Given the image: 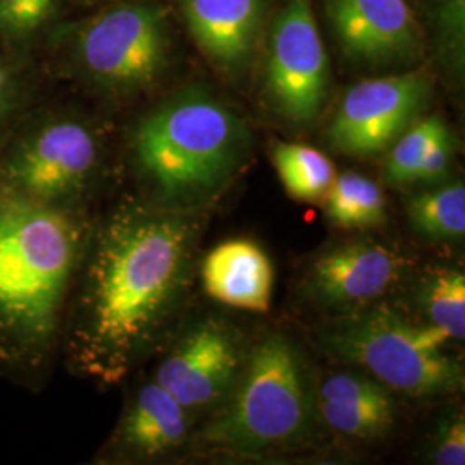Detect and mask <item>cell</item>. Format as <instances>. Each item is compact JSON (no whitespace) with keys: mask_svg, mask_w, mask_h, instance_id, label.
Wrapping results in <instances>:
<instances>
[{"mask_svg":"<svg viewBox=\"0 0 465 465\" xmlns=\"http://www.w3.org/2000/svg\"><path fill=\"white\" fill-rule=\"evenodd\" d=\"M193 219L124 193L95 213L73 286L61 364L102 388L152 355L190 282Z\"/></svg>","mask_w":465,"mask_h":465,"instance_id":"6da1fadb","label":"cell"},{"mask_svg":"<svg viewBox=\"0 0 465 465\" xmlns=\"http://www.w3.org/2000/svg\"><path fill=\"white\" fill-rule=\"evenodd\" d=\"M92 219L0 183V381L40 393L61 364Z\"/></svg>","mask_w":465,"mask_h":465,"instance_id":"7a4b0ae2","label":"cell"},{"mask_svg":"<svg viewBox=\"0 0 465 465\" xmlns=\"http://www.w3.org/2000/svg\"><path fill=\"white\" fill-rule=\"evenodd\" d=\"M249 149L243 121L223 102L193 90L155 104L126 134L134 193L176 211L216 197L238 174Z\"/></svg>","mask_w":465,"mask_h":465,"instance_id":"3957f363","label":"cell"},{"mask_svg":"<svg viewBox=\"0 0 465 465\" xmlns=\"http://www.w3.org/2000/svg\"><path fill=\"white\" fill-rule=\"evenodd\" d=\"M174 38L157 0H116L78 21H61L40 54L52 80L63 78L111 102L149 94L169 69Z\"/></svg>","mask_w":465,"mask_h":465,"instance_id":"277c9868","label":"cell"},{"mask_svg":"<svg viewBox=\"0 0 465 465\" xmlns=\"http://www.w3.org/2000/svg\"><path fill=\"white\" fill-rule=\"evenodd\" d=\"M105 159L99 126L45 95L0 145V183L54 209L95 216Z\"/></svg>","mask_w":465,"mask_h":465,"instance_id":"5b68a950","label":"cell"},{"mask_svg":"<svg viewBox=\"0 0 465 465\" xmlns=\"http://www.w3.org/2000/svg\"><path fill=\"white\" fill-rule=\"evenodd\" d=\"M234 391L202 430L207 447L259 453L295 441L311 419L299 353L271 334L245 355Z\"/></svg>","mask_w":465,"mask_h":465,"instance_id":"8992f818","label":"cell"},{"mask_svg":"<svg viewBox=\"0 0 465 465\" xmlns=\"http://www.w3.org/2000/svg\"><path fill=\"white\" fill-rule=\"evenodd\" d=\"M449 341L428 322L416 324L390 309L353 317L330 334L336 355L411 397L449 395L462 388L464 371L445 351Z\"/></svg>","mask_w":465,"mask_h":465,"instance_id":"52a82bcc","label":"cell"},{"mask_svg":"<svg viewBox=\"0 0 465 465\" xmlns=\"http://www.w3.org/2000/svg\"><path fill=\"white\" fill-rule=\"evenodd\" d=\"M328 84L330 61L312 0H286L269 34L267 99L288 121L311 123L324 105Z\"/></svg>","mask_w":465,"mask_h":465,"instance_id":"ba28073f","label":"cell"},{"mask_svg":"<svg viewBox=\"0 0 465 465\" xmlns=\"http://www.w3.org/2000/svg\"><path fill=\"white\" fill-rule=\"evenodd\" d=\"M431 94L424 73H403L353 84L332 117V149L350 157H374L390 149L419 114Z\"/></svg>","mask_w":465,"mask_h":465,"instance_id":"9c48e42d","label":"cell"},{"mask_svg":"<svg viewBox=\"0 0 465 465\" xmlns=\"http://www.w3.org/2000/svg\"><path fill=\"white\" fill-rule=\"evenodd\" d=\"M243 361V350L232 330L207 321L169 347L152 380L192 414L209 407L232 388Z\"/></svg>","mask_w":465,"mask_h":465,"instance_id":"30bf717a","label":"cell"},{"mask_svg":"<svg viewBox=\"0 0 465 465\" xmlns=\"http://www.w3.org/2000/svg\"><path fill=\"white\" fill-rule=\"evenodd\" d=\"M326 15L340 49L353 63L403 64L422 50L407 0H326Z\"/></svg>","mask_w":465,"mask_h":465,"instance_id":"8fae6325","label":"cell"},{"mask_svg":"<svg viewBox=\"0 0 465 465\" xmlns=\"http://www.w3.org/2000/svg\"><path fill=\"white\" fill-rule=\"evenodd\" d=\"M190 424V412L150 378L124 405L100 459L123 464L166 459L188 441Z\"/></svg>","mask_w":465,"mask_h":465,"instance_id":"7c38bea8","label":"cell"},{"mask_svg":"<svg viewBox=\"0 0 465 465\" xmlns=\"http://www.w3.org/2000/svg\"><path fill=\"white\" fill-rule=\"evenodd\" d=\"M409 259L399 250L372 242H355L322 253L311 267V297L338 307L364 305L401 280Z\"/></svg>","mask_w":465,"mask_h":465,"instance_id":"4fadbf2b","label":"cell"},{"mask_svg":"<svg viewBox=\"0 0 465 465\" xmlns=\"http://www.w3.org/2000/svg\"><path fill=\"white\" fill-rule=\"evenodd\" d=\"M186 28L214 66L240 76L255 57L271 0H178Z\"/></svg>","mask_w":465,"mask_h":465,"instance_id":"5bb4252c","label":"cell"},{"mask_svg":"<svg viewBox=\"0 0 465 465\" xmlns=\"http://www.w3.org/2000/svg\"><path fill=\"white\" fill-rule=\"evenodd\" d=\"M317 409L322 420L357 440H374L395 424L397 407L381 382L355 372H336L321 384Z\"/></svg>","mask_w":465,"mask_h":465,"instance_id":"9a60e30c","label":"cell"},{"mask_svg":"<svg viewBox=\"0 0 465 465\" xmlns=\"http://www.w3.org/2000/svg\"><path fill=\"white\" fill-rule=\"evenodd\" d=\"M205 292L226 305L267 312L274 272L264 250L249 240H232L213 250L202 266Z\"/></svg>","mask_w":465,"mask_h":465,"instance_id":"2e32d148","label":"cell"},{"mask_svg":"<svg viewBox=\"0 0 465 465\" xmlns=\"http://www.w3.org/2000/svg\"><path fill=\"white\" fill-rule=\"evenodd\" d=\"M50 76L42 59L0 44V145L44 99Z\"/></svg>","mask_w":465,"mask_h":465,"instance_id":"e0dca14e","label":"cell"},{"mask_svg":"<svg viewBox=\"0 0 465 465\" xmlns=\"http://www.w3.org/2000/svg\"><path fill=\"white\" fill-rule=\"evenodd\" d=\"M66 0H0V44L40 59L52 30L64 21Z\"/></svg>","mask_w":465,"mask_h":465,"instance_id":"ac0fdd59","label":"cell"},{"mask_svg":"<svg viewBox=\"0 0 465 465\" xmlns=\"http://www.w3.org/2000/svg\"><path fill=\"white\" fill-rule=\"evenodd\" d=\"M326 214L343 230H369L384 223L381 188L362 174L345 173L334 178L326 193Z\"/></svg>","mask_w":465,"mask_h":465,"instance_id":"d6986e66","label":"cell"},{"mask_svg":"<svg viewBox=\"0 0 465 465\" xmlns=\"http://www.w3.org/2000/svg\"><path fill=\"white\" fill-rule=\"evenodd\" d=\"M272 161L282 186L292 199L317 202L324 199L334 182V166L319 150L299 143H276Z\"/></svg>","mask_w":465,"mask_h":465,"instance_id":"ffe728a7","label":"cell"},{"mask_svg":"<svg viewBox=\"0 0 465 465\" xmlns=\"http://www.w3.org/2000/svg\"><path fill=\"white\" fill-rule=\"evenodd\" d=\"M407 214L414 230L431 240L464 238V184H450L417 193L407 202Z\"/></svg>","mask_w":465,"mask_h":465,"instance_id":"44dd1931","label":"cell"},{"mask_svg":"<svg viewBox=\"0 0 465 465\" xmlns=\"http://www.w3.org/2000/svg\"><path fill=\"white\" fill-rule=\"evenodd\" d=\"M420 307L428 324L450 340H462L465 334V276L457 269H440L420 290Z\"/></svg>","mask_w":465,"mask_h":465,"instance_id":"7402d4cb","label":"cell"},{"mask_svg":"<svg viewBox=\"0 0 465 465\" xmlns=\"http://www.w3.org/2000/svg\"><path fill=\"white\" fill-rule=\"evenodd\" d=\"M445 132H449V126L440 116L424 117L412 123L391 145L384 164L386 182L395 186L414 183L424 155Z\"/></svg>","mask_w":465,"mask_h":465,"instance_id":"603a6c76","label":"cell"},{"mask_svg":"<svg viewBox=\"0 0 465 465\" xmlns=\"http://www.w3.org/2000/svg\"><path fill=\"white\" fill-rule=\"evenodd\" d=\"M438 30L441 45L457 59L464 49V0H440Z\"/></svg>","mask_w":465,"mask_h":465,"instance_id":"cb8c5ba5","label":"cell"},{"mask_svg":"<svg viewBox=\"0 0 465 465\" xmlns=\"http://www.w3.org/2000/svg\"><path fill=\"white\" fill-rule=\"evenodd\" d=\"M434 464H465V424L464 417L457 416L447 422L436 440Z\"/></svg>","mask_w":465,"mask_h":465,"instance_id":"d4e9b609","label":"cell"},{"mask_svg":"<svg viewBox=\"0 0 465 465\" xmlns=\"http://www.w3.org/2000/svg\"><path fill=\"white\" fill-rule=\"evenodd\" d=\"M453 149L455 143L449 130L432 143L431 149L424 155L420 166L417 169L416 182H434L443 178L449 169Z\"/></svg>","mask_w":465,"mask_h":465,"instance_id":"484cf974","label":"cell"}]
</instances>
